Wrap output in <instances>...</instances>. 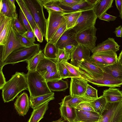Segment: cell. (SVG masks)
Masks as SVG:
<instances>
[{"instance_id":"obj_1","label":"cell","mask_w":122,"mask_h":122,"mask_svg":"<svg viewBox=\"0 0 122 122\" xmlns=\"http://www.w3.org/2000/svg\"><path fill=\"white\" fill-rule=\"evenodd\" d=\"M26 74L17 72L13 75L2 89V95L4 103L13 101L19 93L27 90Z\"/></svg>"},{"instance_id":"obj_2","label":"cell","mask_w":122,"mask_h":122,"mask_svg":"<svg viewBox=\"0 0 122 122\" xmlns=\"http://www.w3.org/2000/svg\"><path fill=\"white\" fill-rule=\"evenodd\" d=\"M28 89L30 98H33L51 93L47 82L38 72L28 71L26 74Z\"/></svg>"},{"instance_id":"obj_3","label":"cell","mask_w":122,"mask_h":122,"mask_svg":"<svg viewBox=\"0 0 122 122\" xmlns=\"http://www.w3.org/2000/svg\"><path fill=\"white\" fill-rule=\"evenodd\" d=\"M23 0L45 38L46 35L47 19L45 16L42 0Z\"/></svg>"},{"instance_id":"obj_4","label":"cell","mask_w":122,"mask_h":122,"mask_svg":"<svg viewBox=\"0 0 122 122\" xmlns=\"http://www.w3.org/2000/svg\"><path fill=\"white\" fill-rule=\"evenodd\" d=\"M39 44H35L29 47H23L12 52L4 61V66L10 64L14 65L20 62L28 61L40 50Z\"/></svg>"},{"instance_id":"obj_5","label":"cell","mask_w":122,"mask_h":122,"mask_svg":"<svg viewBox=\"0 0 122 122\" xmlns=\"http://www.w3.org/2000/svg\"><path fill=\"white\" fill-rule=\"evenodd\" d=\"M46 10L48 13V16L47 19L46 35L45 39L48 42L65 20L62 15L63 13L49 9Z\"/></svg>"},{"instance_id":"obj_6","label":"cell","mask_w":122,"mask_h":122,"mask_svg":"<svg viewBox=\"0 0 122 122\" xmlns=\"http://www.w3.org/2000/svg\"><path fill=\"white\" fill-rule=\"evenodd\" d=\"M97 30V29L94 25L76 33V40L78 44L85 46L92 51L96 47Z\"/></svg>"},{"instance_id":"obj_7","label":"cell","mask_w":122,"mask_h":122,"mask_svg":"<svg viewBox=\"0 0 122 122\" xmlns=\"http://www.w3.org/2000/svg\"><path fill=\"white\" fill-rule=\"evenodd\" d=\"M101 122H122V101L107 103Z\"/></svg>"},{"instance_id":"obj_8","label":"cell","mask_w":122,"mask_h":122,"mask_svg":"<svg viewBox=\"0 0 122 122\" xmlns=\"http://www.w3.org/2000/svg\"><path fill=\"white\" fill-rule=\"evenodd\" d=\"M118 61L116 52L109 51L92 54L90 56L88 61L99 67L113 64Z\"/></svg>"},{"instance_id":"obj_9","label":"cell","mask_w":122,"mask_h":122,"mask_svg":"<svg viewBox=\"0 0 122 122\" xmlns=\"http://www.w3.org/2000/svg\"><path fill=\"white\" fill-rule=\"evenodd\" d=\"M97 17L93 9L82 11L73 28L76 33L95 25Z\"/></svg>"},{"instance_id":"obj_10","label":"cell","mask_w":122,"mask_h":122,"mask_svg":"<svg viewBox=\"0 0 122 122\" xmlns=\"http://www.w3.org/2000/svg\"><path fill=\"white\" fill-rule=\"evenodd\" d=\"M90 51L85 46L78 44L70 53V63L79 70L83 62L88 61L90 56Z\"/></svg>"},{"instance_id":"obj_11","label":"cell","mask_w":122,"mask_h":122,"mask_svg":"<svg viewBox=\"0 0 122 122\" xmlns=\"http://www.w3.org/2000/svg\"><path fill=\"white\" fill-rule=\"evenodd\" d=\"M83 78L88 82L98 87L106 86L115 88L120 87L122 85V81L104 72L102 76L97 77L91 78L84 77Z\"/></svg>"},{"instance_id":"obj_12","label":"cell","mask_w":122,"mask_h":122,"mask_svg":"<svg viewBox=\"0 0 122 122\" xmlns=\"http://www.w3.org/2000/svg\"><path fill=\"white\" fill-rule=\"evenodd\" d=\"M3 49V61L13 51L20 47H24L18 38L16 33L12 26Z\"/></svg>"},{"instance_id":"obj_13","label":"cell","mask_w":122,"mask_h":122,"mask_svg":"<svg viewBox=\"0 0 122 122\" xmlns=\"http://www.w3.org/2000/svg\"><path fill=\"white\" fill-rule=\"evenodd\" d=\"M79 70L83 78H97L102 76L104 73L100 68L88 61L83 62L79 66Z\"/></svg>"},{"instance_id":"obj_14","label":"cell","mask_w":122,"mask_h":122,"mask_svg":"<svg viewBox=\"0 0 122 122\" xmlns=\"http://www.w3.org/2000/svg\"><path fill=\"white\" fill-rule=\"evenodd\" d=\"M85 79L80 78H71L70 95L72 96H82L85 94L88 84Z\"/></svg>"},{"instance_id":"obj_15","label":"cell","mask_w":122,"mask_h":122,"mask_svg":"<svg viewBox=\"0 0 122 122\" xmlns=\"http://www.w3.org/2000/svg\"><path fill=\"white\" fill-rule=\"evenodd\" d=\"M56 59H51L45 57L39 63L36 71L42 76L47 74L58 70Z\"/></svg>"},{"instance_id":"obj_16","label":"cell","mask_w":122,"mask_h":122,"mask_svg":"<svg viewBox=\"0 0 122 122\" xmlns=\"http://www.w3.org/2000/svg\"><path fill=\"white\" fill-rule=\"evenodd\" d=\"M76 33L73 29L66 30L57 41L56 45L58 49H62L65 46L73 45L76 46L78 45L76 37Z\"/></svg>"},{"instance_id":"obj_17","label":"cell","mask_w":122,"mask_h":122,"mask_svg":"<svg viewBox=\"0 0 122 122\" xmlns=\"http://www.w3.org/2000/svg\"><path fill=\"white\" fill-rule=\"evenodd\" d=\"M76 116L73 122H97L102 117L96 112L86 111L75 108Z\"/></svg>"},{"instance_id":"obj_18","label":"cell","mask_w":122,"mask_h":122,"mask_svg":"<svg viewBox=\"0 0 122 122\" xmlns=\"http://www.w3.org/2000/svg\"><path fill=\"white\" fill-rule=\"evenodd\" d=\"M29 99L27 94L25 92L17 97L14 105L20 116H24L27 114L30 106Z\"/></svg>"},{"instance_id":"obj_19","label":"cell","mask_w":122,"mask_h":122,"mask_svg":"<svg viewBox=\"0 0 122 122\" xmlns=\"http://www.w3.org/2000/svg\"><path fill=\"white\" fill-rule=\"evenodd\" d=\"M120 46L114 38H109L98 44L91 51L92 54L109 51L116 52L119 50Z\"/></svg>"},{"instance_id":"obj_20","label":"cell","mask_w":122,"mask_h":122,"mask_svg":"<svg viewBox=\"0 0 122 122\" xmlns=\"http://www.w3.org/2000/svg\"><path fill=\"white\" fill-rule=\"evenodd\" d=\"M15 1L14 0H0V13L13 19L18 17Z\"/></svg>"},{"instance_id":"obj_21","label":"cell","mask_w":122,"mask_h":122,"mask_svg":"<svg viewBox=\"0 0 122 122\" xmlns=\"http://www.w3.org/2000/svg\"><path fill=\"white\" fill-rule=\"evenodd\" d=\"M104 72L122 81V65L118 61L113 64L100 67Z\"/></svg>"},{"instance_id":"obj_22","label":"cell","mask_w":122,"mask_h":122,"mask_svg":"<svg viewBox=\"0 0 122 122\" xmlns=\"http://www.w3.org/2000/svg\"><path fill=\"white\" fill-rule=\"evenodd\" d=\"M103 95L107 103H113L122 101V91L115 88L109 87L104 90Z\"/></svg>"},{"instance_id":"obj_23","label":"cell","mask_w":122,"mask_h":122,"mask_svg":"<svg viewBox=\"0 0 122 122\" xmlns=\"http://www.w3.org/2000/svg\"><path fill=\"white\" fill-rule=\"evenodd\" d=\"M95 99L88 98L83 96H72L70 95L66 96L59 104H67L71 107L76 108L80 103L84 102H89Z\"/></svg>"},{"instance_id":"obj_24","label":"cell","mask_w":122,"mask_h":122,"mask_svg":"<svg viewBox=\"0 0 122 122\" xmlns=\"http://www.w3.org/2000/svg\"><path fill=\"white\" fill-rule=\"evenodd\" d=\"M49 102L36 107L33 109L27 122H39L43 118L48 108Z\"/></svg>"},{"instance_id":"obj_25","label":"cell","mask_w":122,"mask_h":122,"mask_svg":"<svg viewBox=\"0 0 122 122\" xmlns=\"http://www.w3.org/2000/svg\"><path fill=\"white\" fill-rule=\"evenodd\" d=\"M113 0H99L94 5L93 9L99 19L112 7Z\"/></svg>"},{"instance_id":"obj_26","label":"cell","mask_w":122,"mask_h":122,"mask_svg":"<svg viewBox=\"0 0 122 122\" xmlns=\"http://www.w3.org/2000/svg\"><path fill=\"white\" fill-rule=\"evenodd\" d=\"M59 104L61 117L68 122H73L76 116L75 108L70 107L66 104Z\"/></svg>"},{"instance_id":"obj_27","label":"cell","mask_w":122,"mask_h":122,"mask_svg":"<svg viewBox=\"0 0 122 122\" xmlns=\"http://www.w3.org/2000/svg\"><path fill=\"white\" fill-rule=\"evenodd\" d=\"M54 93L52 92L49 93L33 98H30V106L33 109L47 102L54 99Z\"/></svg>"},{"instance_id":"obj_28","label":"cell","mask_w":122,"mask_h":122,"mask_svg":"<svg viewBox=\"0 0 122 122\" xmlns=\"http://www.w3.org/2000/svg\"><path fill=\"white\" fill-rule=\"evenodd\" d=\"M95 112L102 115L107 107V103L103 95L89 102Z\"/></svg>"},{"instance_id":"obj_29","label":"cell","mask_w":122,"mask_h":122,"mask_svg":"<svg viewBox=\"0 0 122 122\" xmlns=\"http://www.w3.org/2000/svg\"><path fill=\"white\" fill-rule=\"evenodd\" d=\"M81 12L76 11L63 13L62 15L65 20L67 30L72 29L74 27Z\"/></svg>"},{"instance_id":"obj_30","label":"cell","mask_w":122,"mask_h":122,"mask_svg":"<svg viewBox=\"0 0 122 122\" xmlns=\"http://www.w3.org/2000/svg\"><path fill=\"white\" fill-rule=\"evenodd\" d=\"M46 82L49 88L51 91H63L68 88L67 82L62 79L49 81Z\"/></svg>"},{"instance_id":"obj_31","label":"cell","mask_w":122,"mask_h":122,"mask_svg":"<svg viewBox=\"0 0 122 122\" xmlns=\"http://www.w3.org/2000/svg\"><path fill=\"white\" fill-rule=\"evenodd\" d=\"M94 6L87 0H84L81 2L71 7H61L65 11V13L76 11H83L93 9Z\"/></svg>"},{"instance_id":"obj_32","label":"cell","mask_w":122,"mask_h":122,"mask_svg":"<svg viewBox=\"0 0 122 122\" xmlns=\"http://www.w3.org/2000/svg\"><path fill=\"white\" fill-rule=\"evenodd\" d=\"M15 1L28 20L33 31L36 24L30 11L23 0H16Z\"/></svg>"},{"instance_id":"obj_33","label":"cell","mask_w":122,"mask_h":122,"mask_svg":"<svg viewBox=\"0 0 122 122\" xmlns=\"http://www.w3.org/2000/svg\"><path fill=\"white\" fill-rule=\"evenodd\" d=\"M45 57L43 50H40L38 53L35 55L27 61V70L28 71H36L37 66L39 62Z\"/></svg>"},{"instance_id":"obj_34","label":"cell","mask_w":122,"mask_h":122,"mask_svg":"<svg viewBox=\"0 0 122 122\" xmlns=\"http://www.w3.org/2000/svg\"><path fill=\"white\" fill-rule=\"evenodd\" d=\"M43 51L46 57L51 59H56L58 49L55 45L49 42H47Z\"/></svg>"},{"instance_id":"obj_35","label":"cell","mask_w":122,"mask_h":122,"mask_svg":"<svg viewBox=\"0 0 122 122\" xmlns=\"http://www.w3.org/2000/svg\"><path fill=\"white\" fill-rule=\"evenodd\" d=\"M44 8L54 11L65 12L60 6V0H42Z\"/></svg>"},{"instance_id":"obj_36","label":"cell","mask_w":122,"mask_h":122,"mask_svg":"<svg viewBox=\"0 0 122 122\" xmlns=\"http://www.w3.org/2000/svg\"><path fill=\"white\" fill-rule=\"evenodd\" d=\"M66 67L69 74L68 78L78 77L83 78L79 71L67 61L62 62Z\"/></svg>"},{"instance_id":"obj_37","label":"cell","mask_w":122,"mask_h":122,"mask_svg":"<svg viewBox=\"0 0 122 122\" xmlns=\"http://www.w3.org/2000/svg\"><path fill=\"white\" fill-rule=\"evenodd\" d=\"M66 30L67 26L65 20L61 24L49 42L56 45L58 41Z\"/></svg>"},{"instance_id":"obj_38","label":"cell","mask_w":122,"mask_h":122,"mask_svg":"<svg viewBox=\"0 0 122 122\" xmlns=\"http://www.w3.org/2000/svg\"><path fill=\"white\" fill-rule=\"evenodd\" d=\"M12 20L10 21L0 32V45H4L5 44L12 26Z\"/></svg>"},{"instance_id":"obj_39","label":"cell","mask_w":122,"mask_h":122,"mask_svg":"<svg viewBox=\"0 0 122 122\" xmlns=\"http://www.w3.org/2000/svg\"><path fill=\"white\" fill-rule=\"evenodd\" d=\"M12 27L16 33L22 34L27 30L20 22L18 17L12 21Z\"/></svg>"},{"instance_id":"obj_40","label":"cell","mask_w":122,"mask_h":122,"mask_svg":"<svg viewBox=\"0 0 122 122\" xmlns=\"http://www.w3.org/2000/svg\"><path fill=\"white\" fill-rule=\"evenodd\" d=\"M97 90L88 84L85 92L83 96L92 99H96L98 97Z\"/></svg>"},{"instance_id":"obj_41","label":"cell","mask_w":122,"mask_h":122,"mask_svg":"<svg viewBox=\"0 0 122 122\" xmlns=\"http://www.w3.org/2000/svg\"><path fill=\"white\" fill-rule=\"evenodd\" d=\"M19 19L21 24L27 30L33 31L29 22L20 8L19 10Z\"/></svg>"},{"instance_id":"obj_42","label":"cell","mask_w":122,"mask_h":122,"mask_svg":"<svg viewBox=\"0 0 122 122\" xmlns=\"http://www.w3.org/2000/svg\"><path fill=\"white\" fill-rule=\"evenodd\" d=\"M70 59V55L67 53L65 49H58V52L56 60L57 63L67 61Z\"/></svg>"},{"instance_id":"obj_43","label":"cell","mask_w":122,"mask_h":122,"mask_svg":"<svg viewBox=\"0 0 122 122\" xmlns=\"http://www.w3.org/2000/svg\"><path fill=\"white\" fill-rule=\"evenodd\" d=\"M58 70L62 79H65L68 78L69 74L67 69L63 62L57 63Z\"/></svg>"},{"instance_id":"obj_44","label":"cell","mask_w":122,"mask_h":122,"mask_svg":"<svg viewBox=\"0 0 122 122\" xmlns=\"http://www.w3.org/2000/svg\"><path fill=\"white\" fill-rule=\"evenodd\" d=\"M43 77L46 81L62 79L58 70L49 73Z\"/></svg>"},{"instance_id":"obj_45","label":"cell","mask_w":122,"mask_h":122,"mask_svg":"<svg viewBox=\"0 0 122 122\" xmlns=\"http://www.w3.org/2000/svg\"><path fill=\"white\" fill-rule=\"evenodd\" d=\"M84 0H60L61 7H71L79 3Z\"/></svg>"},{"instance_id":"obj_46","label":"cell","mask_w":122,"mask_h":122,"mask_svg":"<svg viewBox=\"0 0 122 122\" xmlns=\"http://www.w3.org/2000/svg\"><path fill=\"white\" fill-rule=\"evenodd\" d=\"M16 34L21 43L24 47H29L35 44L28 38L23 36L22 34L16 33Z\"/></svg>"},{"instance_id":"obj_47","label":"cell","mask_w":122,"mask_h":122,"mask_svg":"<svg viewBox=\"0 0 122 122\" xmlns=\"http://www.w3.org/2000/svg\"><path fill=\"white\" fill-rule=\"evenodd\" d=\"M75 108L86 111L95 112L89 102L81 103Z\"/></svg>"},{"instance_id":"obj_48","label":"cell","mask_w":122,"mask_h":122,"mask_svg":"<svg viewBox=\"0 0 122 122\" xmlns=\"http://www.w3.org/2000/svg\"><path fill=\"white\" fill-rule=\"evenodd\" d=\"M13 19L0 13V32L2 31L7 24Z\"/></svg>"},{"instance_id":"obj_49","label":"cell","mask_w":122,"mask_h":122,"mask_svg":"<svg viewBox=\"0 0 122 122\" xmlns=\"http://www.w3.org/2000/svg\"><path fill=\"white\" fill-rule=\"evenodd\" d=\"M33 32L37 41L40 43L42 42L43 41V36L41 30L37 25L34 30Z\"/></svg>"},{"instance_id":"obj_50","label":"cell","mask_w":122,"mask_h":122,"mask_svg":"<svg viewBox=\"0 0 122 122\" xmlns=\"http://www.w3.org/2000/svg\"><path fill=\"white\" fill-rule=\"evenodd\" d=\"M22 35L26 37L32 42L34 43L36 41V37L33 31L26 30Z\"/></svg>"},{"instance_id":"obj_51","label":"cell","mask_w":122,"mask_h":122,"mask_svg":"<svg viewBox=\"0 0 122 122\" xmlns=\"http://www.w3.org/2000/svg\"><path fill=\"white\" fill-rule=\"evenodd\" d=\"M117 18V17L109 15L106 13L101 16L99 19L109 22L110 21H114Z\"/></svg>"},{"instance_id":"obj_52","label":"cell","mask_w":122,"mask_h":122,"mask_svg":"<svg viewBox=\"0 0 122 122\" xmlns=\"http://www.w3.org/2000/svg\"><path fill=\"white\" fill-rule=\"evenodd\" d=\"M3 45H0V70H2L4 66L3 60Z\"/></svg>"},{"instance_id":"obj_53","label":"cell","mask_w":122,"mask_h":122,"mask_svg":"<svg viewBox=\"0 0 122 122\" xmlns=\"http://www.w3.org/2000/svg\"><path fill=\"white\" fill-rule=\"evenodd\" d=\"M6 81L2 70H0V89H2L5 84Z\"/></svg>"},{"instance_id":"obj_54","label":"cell","mask_w":122,"mask_h":122,"mask_svg":"<svg viewBox=\"0 0 122 122\" xmlns=\"http://www.w3.org/2000/svg\"><path fill=\"white\" fill-rule=\"evenodd\" d=\"M114 32L117 37H121L122 35V26L119 25L116 28Z\"/></svg>"},{"instance_id":"obj_55","label":"cell","mask_w":122,"mask_h":122,"mask_svg":"<svg viewBox=\"0 0 122 122\" xmlns=\"http://www.w3.org/2000/svg\"><path fill=\"white\" fill-rule=\"evenodd\" d=\"M115 1L116 6L119 12V15H120L122 10V0H116Z\"/></svg>"},{"instance_id":"obj_56","label":"cell","mask_w":122,"mask_h":122,"mask_svg":"<svg viewBox=\"0 0 122 122\" xmlns=\"http://www.w3.org/2000/svg\"><path fill=\"white\" fill-rule=\"evenodd\" d=\"M75 47L76 46L74 45H70L65 46L63 48L65 49L67 53L70 55V53L74 49Z\"/></svg>"},{"instance_id":"obj_57","label":"cell","mask_w":122,"mask_h":122,"mask_svg":"<svg viewBox=\"0 0 122 122\" xmlns=\"http://www.w3.org/2000/svg\"><path fill=\"white\" fill-rule=\"evenodd\" d=\"M87 1L91 5L93 6L95 5L98 1L99 0H87Z\"/></svg>"},{"instance_id":"obj_58","label":"cell","mask_w":122,"mask_h":122,"mask_svg":"<svg viewBox=\"0 0 122 122\" xmlns=\"http://www.w3.org/2000/svg\"><path fill=\"white\" fill-rule=\"evenodd\" d=\"M118 61L122 65V50L119 54L118 58Z\"/></svg>"},{"instance_id":"obj_59","label":"cell","mask_w":122,"mask_h":122,"mask_svg":"<svg viewBox=\"0 0 122 122\" xmlns=\"http://www.w3.org/2000/svg\"><path fill=\"white\" fill-rule=\"evenodd\" d=\"M65 120L62 118L61 117L58 120L51 122H64Z\"/></svg>"},{"instance_id":"obj_60","label":"cell","mask_w":122,"mask_h":122,"mask_svg":"<svg viewBox=\"0 0 122 122\" xmlns=\"http://www.w3.org/2000/svg\"><path fill=\"white\" fill-rule=\"evenodd\" d=\"M119 16L120 17V18H121V19H122V10L121 14L120 15H119Z\"/></svg>"},{"instance_id":"obj_61","label":"cell","mask_w":122,"mask_h":122,"mask_svg":"<svg viewBox=\"0 0 122 122\" xmlns=\"http://www.w3.org/2000/svg\"><path fill=\"white\" fill-rule=\"evenodd\" d=\"M101 119H102V118H101ZM101 120L100 121H98V122H101Z\"/></svg>"},{"instance_id":"obj_62","label":"cell","mask_w":122,"mask_h":122,"mask_svg":"<svg viewBox=\"0 0 122 122\" xmlns=\"http://www.w3.org/2000/svg\"></svg>"}]
</instances>
